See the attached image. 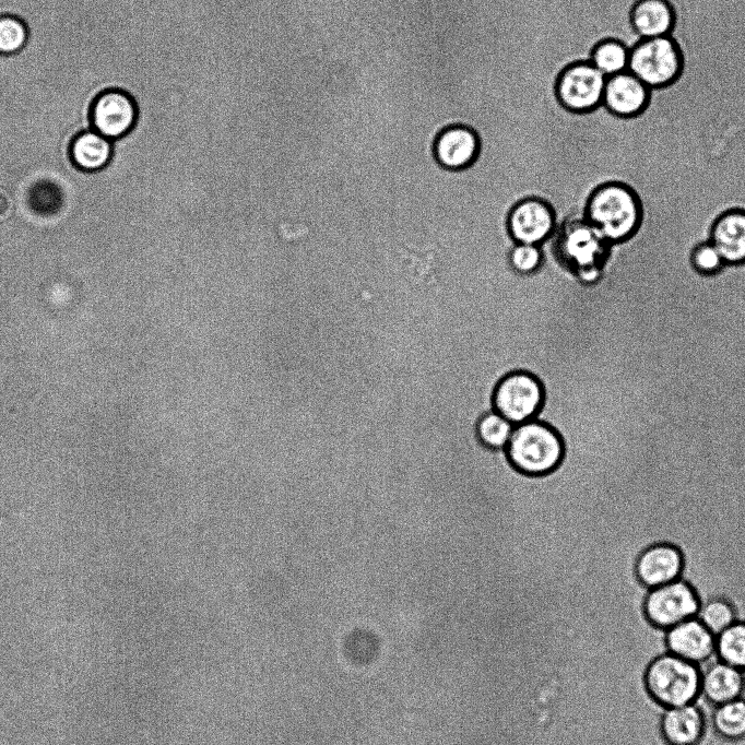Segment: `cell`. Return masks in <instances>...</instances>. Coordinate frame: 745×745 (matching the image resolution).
I'll return each mask as SVG.
<instances>
[{"instance_id": "1", "label": "cell", "mask_w": 745, "mask_h": 745, "mask_svg": "<svg viewBox=\"0 0 745 745\" xmlns=\"http://www.w3.org/2000/svg\"><path fill=\"white\" fill-rule=\"evenodd\" d=\"M584 218L610 244L625 243L641 226L640 198L624 182H604L590 193L584 205Z\"/></svg>"}, {"instance_id": "2", "label": "cell", "mask_w": 745, "mask_h": 745, "mask_svg": "<svg viewBox=\"0 0 745 745\" xmlns=\"http://www.w3.org/2000/svg\"><path fill=\"white\" fill-rule=\"evenodd\" d=\"M510 463L528 475H543L561 461L563 442L548 425L535 419L515 425L505 448Z\"/></svg>"}, {"instance_id": "3", "label": "cell", "mask_w": 745, "mask_h": 745, "mask_svg": "<svg viewBox=\"0 0 745 745\" xmlns=\"http://www.w3.org/2000/svg\"><path fill=\"white\" fill-rule=\"evenodd\" d=\"M646 686L651 697L665 708L695 702L700 693V667L670 652L647 667Z\"/></svg>"}, {"instance_id": "4", "label": "cell", "mask_w": 745, "mask_h": 745, "mask_svg": "<svg viewBox=\"0 0 745 745\" xmlns=\"http://www.w3.org/2000/svg\"><path fill=\"white\" fill-rule=\"evenodd\" d=\"M681 69V52L669 35L642 38L629 50L627 70L649 88L669 85Z\"/></svg>"}, {"instance_id": "5", "label": "cell", "mask_w": 745, "mask_h": 745, "mask_svg": "<svg viewBox=\"0 0 745 745\" xmlns=\"http://www.w3.org/2000/svg\"><path fill=\"white\" fill-rule=\"evenodd\" d=\"M543 398V387L535 376L522 370L512 371L495 388L494 411L513 425L522 424L535 417Z\"/></svg>"}, {"instance_id": "6", "label": "cell", "mask_w": 745, "mask_h": 745, "mask_svg": "<svg viewBox=\"0 0 745 745\" xmlns=\"http://www.w3.org/2000/svg\"><path fill=\"white\" fill-rule=\"evenodd\" d=\"M699 607L695 591L682 579L650 589L645 601L647 618L662 629L695 617Z\"/></svg>"}, {"instance_id": "7", "label": "cell", "mask_w": 745, "mask_h": 745, "mask_svg": "<svg viewBox=\"0 0 745 745\" xmlns=\"http://www.w3.org/2000/svg\"><path fill=\"white\" fill-rule=\"evenodd\" d=\"M606 79L591 62L575 63L558 79V98L569 110L589 111L603 103Z\"/></svg>"}, {"instance_id": "8", "label": "cell", "mask_w": 745, "mask_h": 745, "mask_svg": "<svg viewBox=\"0 0 745 745\" xmlns=\"http://www.w3.org/2000/svg\"><path fill=\"white\" fill-rule=\"evenodd\" d=\"M90 119L92 129L115 141L133 129L138 106L129 93L119 88L106 90L93 100Z\"/></svg>"}, {"instance_id": "9", "label": "cell", "mask_w": 745, "mask_h": 745, "mask_svg": "<svg viewBox=\"0 0 745 745\" xmlns=\"http://www.w3.org/2000/svg\"><path fill=\"white\" fill-rule=\"evenodd\" d=\"M556 226L549 203L540 198L517 202L508 213L507 229L519 244L541 245L551 237Z\"/></svg>"}, {"instance_id": "10", "label": "cell", "mask_w": 745, "mask_h": 745, "mask_svg": "<svg viewBox=\"0 0 745 745\" xmlns=\"http://www.w3.org/2000/svg\"><path fill=\"white\" fill-rule=\"evenodd\" d=\"M667 651L700 664L716 654V636L695 616L666 629Z\"/></svg>"}, {"instance_id": "11", "label": "cell", "mask_w": 745, "mask_h": 745, "mask_svg": "<svg viewBox=\"0 0 745 745\" xmlns=\"http://www.w3.org/2000/svg\"><path fill=\"white\" fill-rule=\"evenodd\" d=\"M700 694L712 705L740 698L744 688L743 671L720 660L717 654L698 664Z\"/></svg>"}, {"instance_id": "12", "label": "cell", "mask_w": 745, "mask_h": 745, "mask_svg": "<svg viewBox=\"0 0 745 745\" xmlns=\"http://www.w3.org/2000/svg\"><path fill=\"white\" fill-rule=\"evenodd\" d=\"M478 149V139L473 130L463 126H452L437 137L434 155L442 168L460 170L474 163Z\"/></svg>"}, {"instance_id": "13", "label": "cell", "mask_w": 745, "mask_h": 745, "mask_svg": "<svg viewBox=\"0 0 745 745\" xmlns=\"http://www.w3.org/2000/svg\"><path fill=\"white\" fill-rule=\"evenodd\" d=\"M709 241L718 249L728 265L745 263V210L730 209L711 224Z\"/></svg>"}, {"instance_id": "14", "label": "cell", "mask_w": 745, "mask_h": 745, "mask_svg": "<svg viewBox=\"0 0 745 745\" xmlns=\"http://www.w3.org/2000/svg\"><path fill=\"white\" fill-rule=\"evenodd\" d=\"M682 568L681 552L671 544L660 543L641 553L636 570L640 582L653 589L679 579Z\"/></svg>"}, {"instance_id": "15", "label": "cell", "mask_w": 745, "mask_h": 745, "mask_svg": "<svg viewBox=\"0 0 745 745\" xmlns=\"http://www.w3.org/2000/svg\"><path fill=\"white\" fill-rule=\"evenodd\" d=\"M649 99V87L628 70L606 79L603 104L613 114L631 117L643 110Z\"/></svg>"}, {"instance_id": "16", "label": "cell", "mask_w": 745, "mask_h": 745, "mask_svg": "<svg viewBox=\"0 0 745 745\" xmlns=\"http://www.w3.org/2000/svg\"><path fill=\"white\" fill-rule=\"evenodd\" d=\"M705 719L695 703L664 708L661 733L670 745H695L701 737Z\"/></svg>"}, {"instance_id": "17", "label": "cell", "mask_w": 745, "mask_h": 745, "mask_svg": "<svg viewBox=\"0 0 745 745\" xmlns=\"http://www.w3.org/2000/svg\"><path fill=\"white\" fill-rule=\"evenodd\" d=\"M630 20L641 39L666 36L674 24V12L666 0H639L631 9Z\"/></svg>"}, {"instance_id": "18", "label": "cell", "mask_w": 745, "mask_h": 745, "mask_svg": "<svg viewBox=\"0 0 745 745\" xmlns=\"http://www.w3.org/2000/svg\"><path fill=\"white\" fill-rule=\"evenodd\" d=\"M113 152V141L92 128L80 132L70 145L73 164L85 172H96L106 167Z\"/></svg>"}, {"instance_id": "19", "label": "cell", "mask_w": 745, "mask_h": 745, "mask_svg": "<svg viewBox=\"0 0 745 745\" xmlns=\"http://www.w3.org/2000/svg\"><path fill=\"white\" fill-rule=\"evenodd\" d=\"M711 721L714 730L722 737L728 740H738L745 736V699L734 700L712 705Z\"/></svg>"}, {"instance_id": "20", "label": "cell", "mask_w": 745, "mask_h": 745, "mask_svg": "<svg viewBox=\"0 0 745 745\" xmlns=\"http://www.w3.org/2000/svg\"><path fill=\"white\" fill-rule=\"evenodd\" d=\"M716 654L725 663L745 670V623L736 620L716 637Z\"/></svg>"}, {"instance_id": "21", "label": "cell", "mask_w": 745, "mask_h": 745, "mask_svg": "<svg viewBox=\"0 0 745 745\" xmlns=\"http://www.w3.org/2000/svg\"><path fill=\"white\" fill-rule=\"evenodd\" d=\"M629 49L620 42L606 39L595 46L591 63L606 78L627 71Z\"/></svg>"}, {"instance_id": "22", "label": "cell", "mask_w": 745, "mask_h": 745, "mask_svg": "<svg viewBox=\"0 0 745 745\" xmlns=\"http://www.w3.org/2000/svg\"><path fill=\"white\" fill-rule=\"evenodd\" d=\"M515 425L497 412L485 413L477 422L476 435L482 445L489 449H505Z\"/></svg>"}, {"instance_id": "23", "label": "cell", "mask_w": 745, "mask_h": 745, "mask_svg": "<svg viewBox=\"0 0 745 745\" xmlns=\"http://www.w3.org/2000/svg\"><path fill=\"white\" fill-rule=\"evenodd\" d=\"M696 617L716 637L736 622L732 605L723 599H711L701 604Z\"/></svg>"}, {"instance_id": "24", "label": "cell", "mask_w": 745, "mask_h": 745, "mask_svg": "<svg viewBox=\"0 0 745 745\" xmlns=\"http://www.w3.org/2000/svg\"><path fill=\"white\" fill-rule=\"evenodd\" d=\"M28 29L23 20L14 15H0V54L19 52L27 43Z\"/></svg>"}, {"instance_id": "25", "label": "cell", "mask_w": 745, "mask_h": 745, "mask_svg": "<svg viewBox=\"0 0 745 745\" xmlns=\"http://www.w3.org/2000/svg\"><path fill=\"white\" fill-rule=\"evenodd\" d=\"M688 261L693 271L703 276L714 275L725 265L718 249L709 240L696 244L690 249Z\"/></svg>"}, {"instance_id": "26", "label": "cell", "mask_w": 745, "mask_h": 745, "mask_svg": "<svg viewBox=\"0 0 745 745\" xmlns=\"http://www.w3.org/2000/svg\"><path fill=\"white\" fill-rule=\"evenodd\" d=\"M511 269L519 274H532L543 262V252L539 245L519 244L508 255Z\"/></svg>"}]
</instances>
